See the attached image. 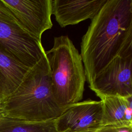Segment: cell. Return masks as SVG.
Masks as SVG:
<instances>
[{
  "label": "cell",
  "instance_id": "obj_1",
  "mask_svg": "<svg viewBox=\"0 0 132 132\" xmlns=\"http://www.w3.org/2000/svg\"><path fill=\"white\" fill-rule=\"evenodd\" d=\"M80 54L89 86L116 57L132 55V0H107L82 36Z\"/></svg>",
  "mask_w": 132,
  "mask_h": 132
},
{
  "label": "cell",
  "instance_id": "obj_2",
  "mask_svg": "<svg viewBox=\"0 0 132 132\" xmlns=\"http://www.w3.org/2000/svg\"><path fill=\"white\" fill-rule=\"evenodd\" d=\"M1 108L3 116L34 122L55 120L63 113L66 108L54 98L45 53L18 88L1 101Z\"/></svg>",
  "mask_w": 132,
  "mask_h": 132
},
{
  "label": "cell",
  "instance_id": "obj_3",
  "mask_svg": "<svg viewBox=\"0 0 132 132\" xmlns=\"http://www.w3.org/2000/svg\"><path fill=\"white\" fill-rule=\"evenodd\" d=\"M45 54L57 103L67 108L79 102L86 77L81 55L72 40L67 35L55 37L53 47Z\"/></svg>",
  "mask_w": 132,
  "mask_h": 132
},
{
  "label": "cell",
  "instance_id": "obj_4",
  "mask_svg": "<svg viewBox=\"0 0 132 132\" xmlns=\"http://www.w3.org/2000/svg\"><path fill=\"white\" fill-rule=\"evenodd\" d=\"M132 55L118 56L96 76L90 89L101 98L106 96H132Z\"/></svg>",
  "mask_w": 132,
  "mask_h": 132
},
{
  "label": "cell",
  "instance_id": "obj_5",
  "mask_svg": "<svg viewBox=\"0 0 132 132\" xmlns=\"http://www.w3.org/2000/svg\"><path fill=\"white\" fill-rule=\"evenodd\" d=\"M21 27L39 41L52 28V0H1Z\"/></svg>",
  "mask_w": 132,
  "mask_h": 132
},
{
  "label": "cell",
  "instance_id": "obj_6",
  "mask_svg": "<svg viewBox=\"0 0 132 132\" xmlns=\"http://www.w3.org/2000/svg\"><path fill=\"white\" fill-rule=\"evenodd\" d=\"M0 46L14 59L29 68L39 61L45 51L41 42L20 25L1 22Z\"/></svg>",
  "mask_w": 132,
  "mask_h": 132
},
{
  "label": "cell",
  "instance_id": "obj_7",
  "mask_svg": "<svg viewBox=\"0 0 132 132\" xmlns=\"http://www.w3.org/2000/svg\"><path fill=\"white\" fill-rule=\"evenodd\" d=\"M101 101L85 100L71 105L56 119L57 132H95L102 127Z\"/></svg>",
  "mask_w": 132,
  "mask_h": 132
},
{
  "label": "cell",
  "instance_id": "obj_8",
  "mask_svg": "<svg viewBox=\"0 0 132 132\" xmlns=\"http://www.w3.org/2000/svg\"><path fill=\"white\" fill-rule=\"evenodd\" d=\"M107 0H52V14L61 27L92 20Z\"/></svg>",
  "mask_w": 132,
  "mask_h": 132
},
{
  "label": "cell",
  "instance_id": "obj_9",
  "mask_svg": "<svg viewBox=\"0 0 132 132\" xmlns=\"http://www.w3.org/2000/svg\"><path fill=\"white\" fill-rule=\"evenodd\" d=\"M30 68L23 65L0 46V100L12 94Z\"/></svg>",
  "mask_w": 132,
  "mask_h": 132
},
{
  "label": "cell",
  "instance_id": "obj_10",
  "mask_svg": "<svg viewBox=\"0 0 132 132\" xmlns=\"http://www.w3.org/2000/svg\"><path fill=\"white\" fill-rule=\"evenodd\" d=\"M102 126L109 125L132 127V96H106L101 98Z\"/></svg>",
  "mask_w": 132,
  "mask_h": 132
},
{
  "label": "cell",
  "instance_id": "obj_11",
  "mask_svg": "<svg viewBox=\"0 0 132 132\" xmlns=\"http://www.w3.org/2000/svg\"><path fill=\"white\" fill-rule=\"evenodd\" d=\"M0 132H57L56 119L34 122L2 116L0 118Z\"/></svg>",
  "mask_w": 132,
  "mask_h": 132
},
{
  "label": "cell",
  "instance_id": "obj_12",
  "mask_svg": "<svg viewBox=\"0 0 132 132\" xmlns=\"http://www.w3.org/2000/svg\"><path fill=\"white\" fill-rule=\"evenodd\" d=\"M0 22L8 24L20 25L12 13L4 5L1 0H0Z\"/></svg>",
  "mask_w": 132,
  "mask_h": 132
},
{
  "label": "cell",
  "instance_id": "obj_13",
  "mask_svg": "<svg viewBox=\"0 0 132 132\" xmlns=\"http://www.w3.org/2000/svg\"><path fill=\"white\" fill-rule=\"evenodd\" d=\"M95 132H132V127L109 125L102 126Z\"/></svg>",
  "mask_w": 132,
  "mask_h": 132
},
{
  "label": "cell",
  "instance_id": "obj_14",
  "mask_svg": "<svg viewBox=\"0 0 132 132\" xmlns=\"http://www.w3.org/2000/svg\"><path fill=\"white\" fill-rule=\"evenodd\" d=\"M3 115L2 114V110H1V100H0V118L1 117H2Z\"/></svg>",
  "mask_w": 132,
  "mask_h": 132
},
{
  "label": "cell",
  "instance_id": "obj_15",
  "mask_svg": "<svg viewBox=\"0 0 132 132\" xmlns=\"http://www.w3.org/2000/svg\"><path fill=\"white\" fill-rule=\"evenodd\" d=\"M62 132H65V131H62Z\"/></svg>",
  "mask_w": 132,
  "mask_h": 132
}]
</instances>
